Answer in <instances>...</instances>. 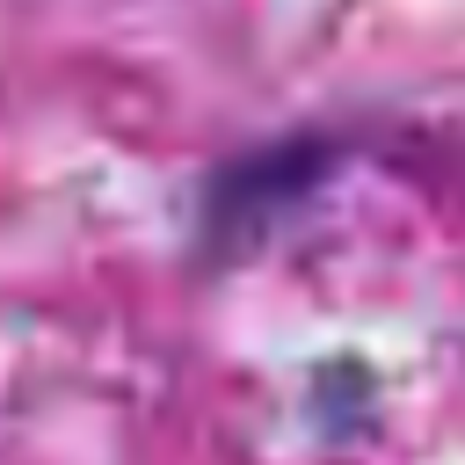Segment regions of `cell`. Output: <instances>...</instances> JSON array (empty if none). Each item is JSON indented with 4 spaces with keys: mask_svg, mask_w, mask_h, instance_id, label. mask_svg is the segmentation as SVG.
<instances>
[{
    "mask_svg": "<svg viewBox=\"0 0 465 465\" xmlns=\"http://www.w3.org/2000/svg\"><path fill=\"white\" fill-rule=\"evenodd\" d=\"M320 174H327V153H312V138L232 160V167L211 182V196H203V225H211V240H218V247L254 240V232H262L283 203H298Z\"/></svg>",
    "mask_w": 465,
    "mask_h": 465,
    "instance_id": "6da1fadb",
    "label": "cell"
}]
</instances>
